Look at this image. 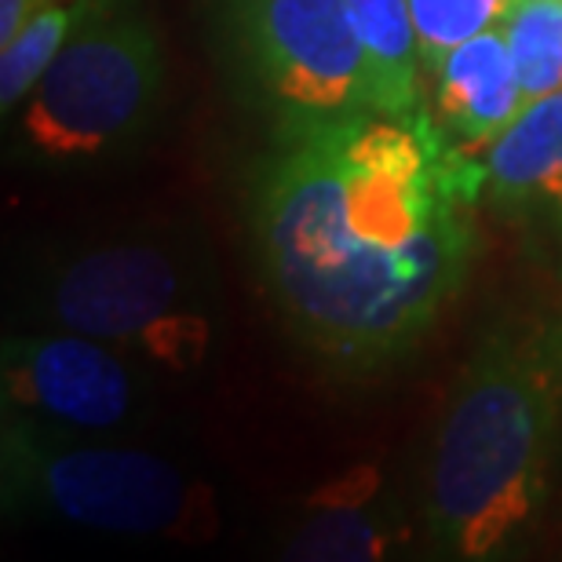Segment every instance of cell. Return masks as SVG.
I'll return each mask as SVG.
<instances>
[{
  "label": "cell",
  "mask_w": 562,
  "mask_h": 562,
  "mask_svg": "<svg viewBox=\"0 0 562 562\" xmlns=\"http://www.w3.org/2000/svg\"><path fill=\"white\" fill-rule=\"evenodd\" d=\"M220 26L274 139L376 110L366 44L344 0H220Z\"/></svg>",
  "instance_id": "8992f818"
},
{
  "label": "cell",
  "mask_w": 562,
  "mask_h": 562,
  "mask_svg": "<svg viewBox=\"0 0 562 562\" xmlns=\"http://www.w3.org/2000/svg\"><path fill=\"white\" fill-rule=\"evenodd\" d=\"M44 329L114 344L154 373L194 376L220 336L212 289L161 241H106L66 256L41 281Z\"/></svg>",
  "instance_id": "277c9868"
},
{
  "label": "cell",
  "mask_w": 562,
  "mask_h": 562,
  "mask_svg": "<svg viewBox=\"0 0 562 562\" xmlns=\"http://www.w3.org/2000/svg\"><path fill=\"white\" fill-rule=\"evenodd\" d=\"M406 541V526L387 501L376 468L358 464L307 497V512L289 537L285 559L376 562Z\"/></svg>",
  "instance_id": "30bf717a"
},
{
  "label": "cell",
  "mask_w": 562,
  "mask_h": 562,
  "mask_svg": "<svg viewBox=\"0 0 562 562\" xmlns=\"http://www.w3.org/2000/svg\"><path fill=\"white\" fill-rule=\"evenodd\" d=\"M562 435V318L490 333L471 355L427 479V533L449 559L508 555L544 515Z\"/></svg>",
  "instance_id": "7a4b0ae2"
},
{
  "label": "cell",
  "mask_w": 562,
  "mask_h": 562,
  "mask_svg": "<svg viewBox=\"0 0 562 562\" xmlns=\"http://www.w3.org/2000/svg\"><path fill=\"white\" fill-rule=\"evenodd\" d=\"M59 4V0H0V44H8L37 11Z\"/></svg>",
  "instance_id": "9a60e30c"
},
{
  "label": "cell",
  "mask_w": 562,
  "mask_h": 562,
  "mask_svg": "<svg viewBox=\"0 0 562 562\" xmlns=\"http://www.w3.org/2000/svg\"><path fill=\"white\" fill-rule=\"evenodd\" d=\"M161 95V41L121 0L66 41L19 103V146L48 165L106 161L150 132Z\"/></svg>",
  "instance_id": "5b68a950"
},
{
  "label": "cell",
  "mask_w": 562,
  "mask_h": 562,
  "mask_svg": "<svg viewBox=\"0 0 562 562\" xmlns=\"http://www.w3.org/2000/svg\"><path fill=\"white\" fill-rule=\"evenodd\" d=\"M121 0H59V4L37 11L8 44H0V110L11 117V110L33 92L44 70L55 63V55L66 48V41L95 19L99 11L114 8Z\"/></svg>",
  "instance_id": "7c38bea8"
},
{
  "label": "cell",
  "mask_w": 562,
  "mask_h": 562,
  "mask_svg": "<svg viewBox=\"0 0 562 562\" xmlns=\"http://www.w3.org/2000/svg\"><path fill=\"white\" fill-rule=\"evenodd\" d=\"M508 0H409L424 74H431L460 41L497 26Z\"/></svg>",
  "instance_id": "5bb4252c"
},
{
  "label": "cell",
  "mask_w": 562,
  "mask_h": 562,
  "mask_svg": "<svg viewBox=\"0 0 562 562\" xmlns=\"http://www.w3.org/2000/svg\"><path fill=\"white\" fill-rule=\"evenodd\" d=\"M479 157L490 205L562 256V92L526 106Z\"/></svg>",
  "instance_id": "ba28073f"
},
{
  "label": "cell",
  "mask_w": 562,
  "mask_h": 562,
  "mask_svg": "<svg viewBox=\"0 0 562 562\" xmlns=\"http://www.w3.org/2000/svg\"><path fill=\"white\" fill-rule=\"evenodd\" d=\"M431 117L449 143L482 154L526 110L515 55L501 26L460 41L431 70Z\"/></svg>",
  "instance_id": "9c48e42d"
},
{
  "label": "cell",
  "mask_w": 562,
  "mask_h": 562,
  "mask_svg": "<svg viewBox=\"0 0 562 562\" xmlns=\"http://www.w3.org/2000/svg\"><path fill=\"white\" fill-rule=\"evenodd\" d=\"M486 165L435 125L380 110L274 139L252 238L296 340L329 366H391L457 296L475 256Z\"/></svg>",
  "instance_id": "6da1fadb"
},
{
  "label": "cell",
  "mask_w": 562,
  "mask_h": 562,
  "mask_svg": "<svg viewBox=\"0 0 562 562\" xmlns=\"http://www.w3.org/2000/svg\"><path fill=\"white\" fill-rule=\"evenodd\" d=\"M0 475L8 508L70 526L172 541H205L220 530L216 490L168 457L19 413H4Z\"/></svg>",
  "instance_id": "3957f363"
},
{
  "label": "cell",
  "mask_w": 562,
  "mask_h": 562,
  "mask_svg": "<svg viewBox=\"0 0 562 562\" xmlns=\"http://www.w3.org/2000/svg\"><path fill=\"white\" fill-rule=\"evenodd\" d=\"M4 413L77 435H117L154 398V369L114 344L44 329L8 336L0 351Z\"/></svg>",
  "instance_id": "52a82bcc"
},
{
  "label": "cell",
  "mask_w": 562,
  "mask_h": 562,
  "mask_svg": "<svg viewBox=\"0 0 562 562\" xmlns=\"http://www.w3.org/2000/svg\"><path fill=\"white\" fill-rule=\"evenodd\" d=\"M344 4L366 44L369 77H373V106L391 117L424 114V63L409 0H344Z\"/></svg>",
  "instance_id": "8fae6325"
},
{
  "label": "cell",
  "mask_w": 562,
  "mask_h": 562,
  "mask_svg": "<svg viewBox=\"0 0 562 562\" xmlns=\"http://www.w3.org/2000/svg\"><path fill=\"white\" fill-rule=\"evenodd\" d=\"M497 26L519 66L526 106L562 92V0H508Z\"/></svg>",
  "instance_id": "4fadbf2b"
}]
</instances>
